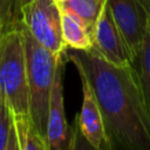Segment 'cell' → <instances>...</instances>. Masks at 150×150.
<instances>
[{
	"instance_id": "1",
	"label": "cell",
	"mask_w": 150,
	"mask_h": 150,
	"mask_svg": "<svg viewBox=\"0 0 150 150\" xmlns=\"http://www.w3.org/2000/svg\"><path fill=\"white\" fill-rule=\"evenodd\" d=\"M89 82L103 120L105 149L150 150V114L134 64L117 66L96 49L68 50Z\"/></svg>"
},
{
	"instance_id": "2",
	"label": "cell",
	"mask_w": 150,
	"mask_h": 150,
	"mask_svg": "<svg viewBox=\"0 0 150 150\" xmlns=\"http://www.w3.org/2000/svg\"><path fill=\"white\" fill-rule=\"evenodd\" d=\"M23 34L27 81L29 93V114L41 136L47 141L48 109L50 90L55 75L57 57L61 54H54L41 43H39L21 22ZM48 144V143H47Z\"/></svg>"
},
{
	"instance_id": "3",
	"label": "cell",
	"mask_w": 150,
	"mask_h": 150,
	"mask_svg": "<svg viewBox=\"0 0 150 150\" xmlns=\"http://www.w3.org/2000/svg\"><path fill=\"white\" fill-rule=\"evenodd\" d=\"M0 100L8 104L14 116H30L25 43L20 22L0 36Z\"/></svg>"
},
{
	"instance_id": "4",
	"label": "cell",
	"mask_w": 150,
	"mask_h": 150,
	"mask_svg": "<svg viewBox=\"0 0 150 150\" xmlns=\"http://www.w3.org/2000/svg\"><path fill=\"white\" fill-rule=\"evenodd\" d=\"M20 20L33 38L54 54L67 49L62 40L61 11L55 0H32L20 8Z\"/></svg>"
},
{
	"instance_id": "5",
	"label": "cell",
	"mask_w": 150,
	"mask_h": 150,
	"mask_svg": "<svg viewBox=\"0 0 150 150\" xmlns=\"http://www.w3.org/2000/svg\"><path fill=\"white\" fill-rule=\"evenodd\" d=\"M67 49L57 57L55 75L50 90L47 143L49 150H68L75 148V135L68 124L63 103V74L66 68Z\"/></svg>"
},
{
	"instance_id": "6",
	"label": "cell",
	"mask_w": 150,
	"mask_h": 150,
	"mask_svg": "<svg viewBox=\"0 0 150 150\" xmlns=\"http://www.w3.org/2000/svg\"><path fill=\"white\" fill-rule=\"evenodd\" d=\"M93 48L105 60L117 66L132 64L124 38L105 0L91 30Z\"/></svg>"
},
{
	"instance_id": "7",
	"label": "cell",
	"mask_w": 150,
	"mask_h": 150,
	"mask_svg": "<svg viewBox=\"0 0 150 150\" xmlns=\"http://www.w3.org/2000/svg\"><path fill=\"white\" fill-rule=\"evenodd\" d=\"M112 16L127 43L134 64L150 18L142 0H107Z\"/></svg>"
},
{
	"instance_id": "8",
	"label": "cell",
	"mask_w": 150,
	"mask_h": 150,
	"mask_svg": "<svg viewBox=\"0 0 150 150\" xmlns=\"http://www.w3.org/2000/svg\"><path fill=\"white\" fill-rule=\"evenodd\" d=\"M82 84V107L77 116V127L82 137L94 149H105V134L100 107L86 76L77 71Z\"/></svg>"
},
{
	"instance_id": "9",
	"label": "cell",
	"mask_w": 150,
	"mask_h": 150,
	"mask_svg": "<svg viewBox=\"0 0 150 150\" xmlns=\"http://www.w3.org/2000/svg\"><path fill=\"white\" fill-rule=\"evenodd\" d=\"M62 40L68 49L89 50L93 48L91 32L71 11L60 7Z\"/></svg>"
},
{
	"instance_id": "10",
	"label": "cell",
	"mask_w": 150,
	"mask_h": 150,
	"mask_svg": "<svg viewBox=\"0 0 150 150\" xmlns=\"http://www.w3.org/2000/svg\"><path fill=\"white\" fill-rule=\"evenodd\" d=\"M18 150H49L47 141L41 136L29 115H13Z\"/></svg>"
},
{
	"instance_id": "11",
	"label": "cell",
	"mask_w": 150,
	"mask_h": 150,
	"mask_svg": "<svg viewBox=\"0 0 150 150\" xmlns=\"http://www.w3.org/2000/svg\"><path fill=\"white\" fill-rule=\"evenodd\" d=\"M136 67L144 95V100L150 114V18L148 20L145 32L142 39L138 55L134 62Z\"/></svg>"
},
{
	"instance_id": "12",
	"label": "cell",
	"mask_w": 150,
	"mask_h": 150,
	"mask_svg": "<svg viewBox=\"0 0 150 150\" xmlns=\"http://www.w3.org/2000/svg\"><path fill=\"white\" fill-rule=\"evenodd\" d=\"M104 2L105 0H67L59 6L75 13L91 32Z\"/></svg>"
},
{
	"instance_id": "13",
	"label": "cell",
	"mask_w": 150,
	"mask_h": 150,
	"mask_svg": "<svg viewBox=\"0 0 150 150\" xmlns=\"http://www.w3.org/2000/svg\"><path fill=\"white\" fill-rule=\"evenodd\" d=\"M0 150H18L14 132L13 112L5 101L0 100Z\"/></svg>"
},
{
	"instance_id": "14",
	"label": "cell",
	"mask_w": 150,
	"mask_h": 150,
	"mask_svg": "<svg viewBox=\"0 0 150 150\" xmlns=\"http://www.w3.org/2000/svg\"><path fill=\"white\" fill-rule=\"evenodd\" d=\"M20 22L18 0H0V36Z\"/></svg>"
},
{
	"instance_id": "15",
	"label": "cell",
	"mask_w": 150,
	"mask_h": 150,
	"mask_svg": "<svg viewBox=\"0 0 150 150\" xmlns=\"http://www.w3.org/2000/svg\"><path fill=\"white\" fill-rule=\"evenodd\" d=\"M142 2H143V6L145 7L146 12H148L149 15H150V0H142Z\"/></svg>"
},
{
	"instance_id": "16",
	"label": "cell",
	"mask_w": 150,
	"mask_h": 150,
	"mask_svg": "<svg viewBox=\"0 0 150 150\" xmlns=\"http://www.w3.org/2000/svg\"><path fill=\"white\" fill-rule=\"evenodd\" d=\"M32 0H18V2H19V7L21 8V7H23V6H26L28 2H30Z\"/></svg>"
},
{
	"instance_id": "17",
	"label": "cell",
	"mask_w": 150,
	"mask_h": 150,
	"mask_svg": "<svg viewBox=\"0 0 150 150\" xmlns=\"http://www.w3.org/2000/svg\"><path fill=\"white\" fill-rule=\"evenodd\" d=\"M64 1H67V0H55V2H56L57 5H61V4H63Z\"/></svg>"
}]
</instances>
